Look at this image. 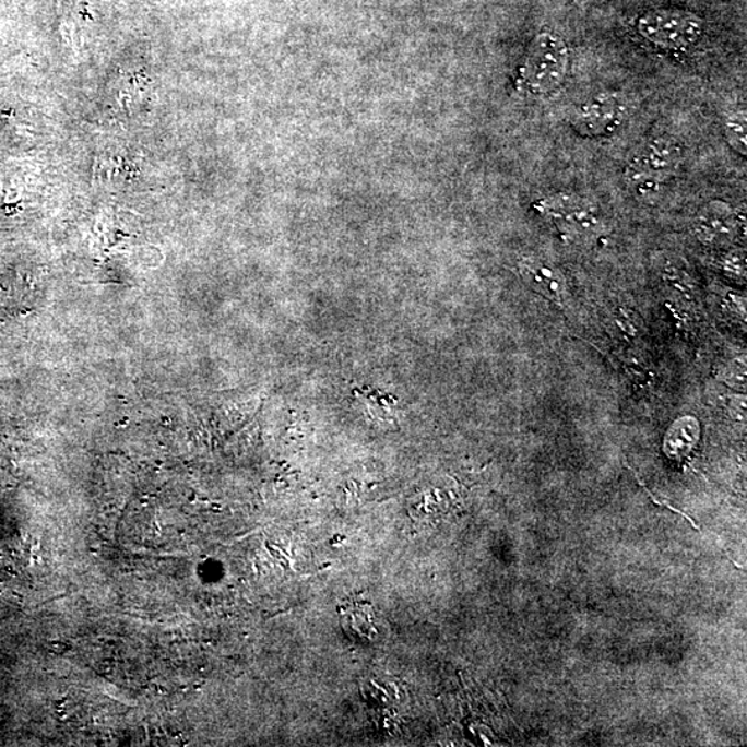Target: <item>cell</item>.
<instances>
[{
    "instance_id": "obj_1",
    "label": "cell",
    "mask_w": 747,
    "mask_h": 747,
    "mask_svg": "<svg viewBox=\"0 0 747 747\" xmlns=\"http://www.w3.org/2000/svg\"><path fill=\"white\" fill-rule=\"evenodd\" d=\"M570 50L558 34H537L529 44L517 71V90L522 95L542 98L557 92L567 81Z\"/></svg>"
},
{
    "instance_id": "obj_2",
    "label": "cell",
    "mask_w": 747,
    "mask_h": 747,
    "mask_svg": "<svg viewBox=\"0 0 747 747\" xmlns=\"http://www.w3.org/2000/svg\"><path fill=\"white\" fill-rule=\"evenodd\" d=\"M683 161L684 149L676 138L659 134L648 139L626 166V185L638 199L653 200L676 176Z\"/></svg>"
},
{
    "instance_id": "obj_3",
    "label": "cell",
    "mask_w": 747,
    "mask_h": 747,
    "mask_svg": "<svg viewBox=\"0 0 747 747\" xmlns=\"http://www.w3.org/2000/svg\"><path fill=\"white\" fill-rule=\"evenodd\" d=\"M638 34L663 50H688L697 46L704 34L700 15L684 9H655L637 21Z\"/></svg>"
},
{
    "instance_id": "obj_4",
    "label": "cell",
    "mask_w": 747,
    "mask_h": 747,
    "mask_svg": "<svg viewBox=\"0 0 747 747\" xmlns=\"http://www.w3.org/2000/svg\"><path fill=\"white\" fill-rule=\"evenodd\" d=\"M534 208L568 240L588 241L598 237L604 228L598 206L578 194H553L537 201Z\"/></svg>"
},
{
    "instance_id": "obj_5",
    "label": "cell",
    "mask_w": 747,
    "mask_h": 747,
    "mask_svg": "<svg viewBox=\"0 0 747 747\" xmlns=\"http://www.w3.org/2000/svg\"><path fill=\"white\" fill-rule=\"evenodd\" d=\"M626 114V104L619 96L600 92L576 104L569 114V122L580 137L608 138L619 131Z\"/></svg>"
},
{
    "instance_id": "obj_6",
    "label": "cell",
    "mask_w": 747,
    "mask_h": 747,
    "mask_svg": "<svg viewBox=\"0 0 747 747\" xmlns=\"http://www.w3.org/2000/svg\"><path fill=\"white\" fill-rule=\"evenodd\" d=\"M739 222L733 206L724 201H710L698 212L693 233L709 247H726L738 235Z\"/></svg>"
},
{
    "instance_id": "obj_7",
    "label": "cell",
    "mask_w": 747,
    "mask_h": 747,
    "mask_svg": "<svg viewBox=\"0 0 747 747\" xmlns=\"http://www.w3.org/2000/svg\"><path fill=\"white\" fill-rule=\"evenodd\" d=\"M523 277L537 293L547 298L557 299L564 294V280L560 274L548 264L529 259L521 266Z\"/></svg>"
},
{
    "instance_id": "obj_8",
    "label": "cell",
    "mask_w": 747,
    "mask_h": 747,
    "mask_svg": "<svg viewBox=\"0 0 747 747\" xmlns=\"http://www.w3.org/2000/svg\"><path fill=\"white\" fill-rule=\"evenodd\" d=\"M699 439V424L692 417H684L673 425L664 439L663 449L673 459H683Z\"/></svg>"
},
{
    "instance_id": "obj_9",
    "label": "cell",
    "mask_w": 747,
    "mask_h": 747,
    "mask_svg": "<svg viewBox=\"0 0 747 747\" xmlns=\"http://www.w3.org/2000/svg\"><path fill=\"white\" fill-rule=\"evenodd\" d=\"M342 621H344L345 629L355 637L368 638V640L376 637V612L370 605L353 602L344 606Z\"/></svg>"
},
{
    "instance_id": "obj_10",
    "label": "cell",
    "mask_w": 747,
    "mask_h": 747,
    "mask_svg": "<svg viewBox=\"0 0 747 747\" xmlns=\"http://www.w3.org/2000/svg\"><path fill=\"white\" fill-rule=\"evenodd\" d=\"M723 128L730 147L745 157L747 143L746 112L740 110L726 112L723 118Z\"/></svg>"
}]
</instances>
